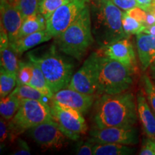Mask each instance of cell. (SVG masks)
<instances>
[{
    "mask_svg": "<svg viewBox=\"0 0 155 155\" xmlns=\"http://www.w3.org/2000/svg\"><path fill=\"white\" fill-rule=\"evenodd\" d=\"M89 0H71L60 7L46 20V30L53 38L63 33L86 7Z\"/></svg>",
    "mask_w": 155,
    "mask_h": 155,
    "instance_id": "9",
    "label": "cell"
},
{
    "mask_svg": "<svg viewBox=\"0 0 155 155\" xmlns=\"http://www.w3.org/2000/svg\"><path fill=\"white\" fill-rule=\"evenodd\" d=\"M94 146V143L91 141L81 142L77 147L76 154L78 155H92Z\"/></svg>",
    "mask_w": 155,
    "mask_h": 155,
    "instance_id": "33",
    "label": "cell"
},
{
    "mask_svg": "<svg viewBox=\"0 0 155 155\" xmlns=\"http://www.w3.org/2000/svg\"><path fill=\"white\" fill-rule=\"evenodd\" d=\"M101 55L119 61L134 73L137 69V61L134 47L129 40L125 38L100 48Z\"/></svg>",
    "mask_w": 155,
    "mask_h": 155,
    "instance_id": "12",
    "label": "cell"
},
{
    "mask_svg": "<svg viewBox=\"0 0 155 155\" xmlns=\"http://www.w3.org/2000/svg\"><path fill=\"white\" fill-rule=\"evenodd\" d=\"M21 98L13 94L1 98L0 101V114L6 121H10L17 114L20 106Z\"/></svg>",
    "mask_w": 155,
    "mask_h": 155,
    "instance_id": "21",
    "label": "cell"
},
{
    "mask_svg": "<svg viewBox=\"0 0 155 155\" xmlns=\"http://www.w3.org/2000/svg\"><path fill=\"white\" fill-rule=\"evenodd\" d=\"M134 73L119 61L99 54L98 94H118L133 84Z\"/></svg>",
    "mask_w": 155,
    "mask_h": 155,
    "instance_id": "5",
    "label": "cell"
},
{
    "mask_svg": "<svg viewBox=\"0 0 155 155\" xmlns=\"http://www.w3.org/2000/svg\"><path fill=\"white\" fill-rule=\"evenodd\" d=\"M115 5L122 10L127 11L134 7H139L137 0H111Z\"/></svg>",
    "mask_w": 155,
    "mask_h": 155,
    "instance_id": "35",
    "label": "cell"
},
{
    "mask_svg": "<svg viewBox=\"0 0 155 155\" xmlns=\"http://www.w3.org/2000/svg\"><path fill=\"white\" fill-rule=\"evenodd\" d=\"M52 38L53 37L48 33L47 30H44L17 39L10 44L17 53L21 55L35 46L48 41Z\"/></svg>",
    "mask_w": 155,
    "mask_h": 155,
    "instance_id": "17",
    "label": "cell"
},
{
    "mask_svg": "<svg viewBox=\"0 0 155 155\" xmlns=\"http://www.w3.org/2000/svg\"><path fill=\"white\" fill-rule=\"evenodd\" d=\"M12 93L20 98L37 100L44 103H48V100H50L38 89L28 84H17Z\"/></svg>",
    "mask_w": 155,
    "mask_h": 155,
    "instance_id": "23",
    "label": "cell"
},
{
    "mask_svg": "<svg viewBox=\"0 0 155 155\" xmlns=\"http://www.w3.org/2000/svg\"><path fill=\"white\" fill-rule=\"evenodd\" d=\"M142 85L147 101L155 114V83L148 75H144L142 77Z\"/></svg>",
    "mask_w": 155,
    "mask_h": 155,
    "instance_id": "29",
    "label": "cell"
},
{
    "mask_svg": "<svg viewBox=\"0 0 155 155\" xmlns=\"http://www.w3.org/2000/svg\"><path fill=\"white\" fill-rule=\"evenodd\" d=\"M153 2L155 3V0H153Z\"/></svg>",
    "mask_w": 155,
    "mask_h": 155,
    "instance_id": "42",
    "label": "cell"
},
{
    "mask_svg": "<svg viewBox=\"0 0 155 155\" xmlns=\"http://www.w3.org/2000/svg\"><path fill=\"white\" fill-rule=\"evenodd\" d=\"M94 95H87L73 89L65 88L54 94L52 101L61 106L73 108L81 114H86L94 104Z\"/></svg>",
    "mask_w": 155,
    "mask_h": 155,
    "instance_id": "13",
    "label": "cell"
},
{
    "mask_svg": "<svg viewBox=\"0 0 155 155\" xmlns=\"http://www.w3.org/2000/svg\"><path fill=\"white\" fill-rule=\"evenodd\" d=\"M135 149L129 145L116 144V143H95L93 149L94 155H129L135 152Z\"/></svg>",
    "mask_w": 155,
    "mask_h": 155,
    "instance_id": "19",
    "label": "cell"
},
{
    "mask_svg": "<svg viewBox=\"0 0 155 155\" xmlns=\"http://www.w3.org/2000/svg\"><path fill=\"white\" fill-rule=\"evenodd\" d=\"M28 58L40 68L54 94L68 86L73 75V65L58 53L55 46L51 45L43 53L31 52Z\"/></svg>",
    "mask_w": 155,
    "mask_h": 155,
    "instance_id": "4",
    "label": "cell"
},
{
    "mask_svg": "<svg viewBox=\"0 0 155 155\" xmlns=\"http://www.w3.org/2000/svg\"><path fill=\"white\" fill-rule=\"evenodd\" d=\"M155 25V14L152 12H147V19L145 25L146 26H150V25Z\"/></svg>",
    "mask_w": 155,
    "mask_h": 155,
    "instance_id": "37",
    "label": "cell"
},
{
    "mask_svg": "<svg viewBox=\"0 0 155 155\" xmlns=\"http://www.w3.org/2000/svg\"><path fill=\"white\" fill-rule=\"evenodd\" d=\"M122 27L126 35L129 37L131 35H138L144 32L146 25L129 16L127 13L122 15Z\"/></svg>",
    "mask_w": 155,
    "mask_h": 155,
    "instance_id": "25",
    "label": "cell"
},
{
    "mask_svg": "<svg viewBox=\"0 0 155 155\" xmlns=\"http://www.w3.org/2000/svg\"><path fill=\"white\" fill-rule=\"evenodd\" d=\"M55 38L60 51L75 59L81 60L95 41L88 6L83 9L63 33Z\"/></svg>",
    "mask_w": 155,
    "mask_h": 155,
    "instance_id": "3",
    "label": "cell"
},
{
    "mask_svg": "<svg viewBox=\"0 0 155 155\" xmlns=\"http://www.w3.org/2000/svg\"><path fill=\"white\" fill-rule=\"evenodd\" d=\"M46 19L40 12L30 15L23 21L18 36V39L34 32L46 30Z\"/></svg>",
    "mask_w": 155,
    "mask_h": 155,
    "instance_id": "20",
    "label": "cell"
},
{
    "mask_svg": "<svg viewBox=\"0 0 155 155\" xmlns=\"http://www.w3.org/2000/svg\"><path fill=\"white\" fill-rule=\"evenodd\" d=\"M17 75V84L28 85L34 75V64L30 61L27 63L19 61V67Z\"/></svg>",
    "mask_w": 155,
    "mask_h": 155,
    "instance_id": "27",
    "label": "cell"
},
{
    "mask_svg": "<svg viewBox=\"0 0 155 155\" xmlns=\"http://www.w3.org/2000/svg\"><path fill=\"white\" fill-rule=\"evenodd\" d=\"M50 109L53 120L58 124L68 139L77 141L81 134H85L88 130L86 121L81 112L60 105L53 101H51Z\"/></svg>",
    "mask_w": 155,
    "mask_h": 155,
    "instance_id": "7",
    "label": "cell"
},
{
    "mask_svg": "<svg viewBox=\"0 0 155 155\" xmlns=\"http://www.w3.org/2000/svg\"><path fill=\"white\" fill-rule=\"evenodd\" d=\"M52 119H53V115L48 103L21 98L19 110L9 121L12 137Z\"/></svg>",
    "mask_w": 155,
    "mask_h": 155,
    "instance_id": "6",
    "label": "cell"
},
{
    "mask_svg": "<svg viewBox=\"0 0 155 155\" xmlns=\"http://www.w3.org/2000/svg\"><path fill=\"white\" fill-rule=\"evenodd\" d=\"M126 13L136 20L139 21V22L145 25L147 19V12L139 7H134L132 9L126 11Z\"/></svg>",
    "mask_w": 155,
    "mask_h": 155,
    "instance_id": "32",
    "label": "cell"
},
{
    "mask_svg": "<svg viewBox=\"0 0 155 155\" xmlns=\"http://www.w3.org/2000/svg\"><path fill=\"white\" fill-rule=\"evenodd\" d=\"M12 154L15 155H30L31 154L30 150L29 148L27 142L22 139H18L17 141V145Z\"/></svg>",
    "mask_w": 155,
    "mask_h": 155,
    "instance_id": "34",
    "label": "cell"
},
{
    "mask_svg": "<svg viewBox=\"0 0 155 155\" xmlns=\"http://www.w3.org/2000/svg\"><path fill=\"white\" fill-rule=\"evenodd\" d=\"M90 141L98 144L116 143L125 145H136L139 143V131L131 127H95L90 131Z\"/></svg>",
    "mask_w": 155,
    "mask_h": 155,
    "instance_id": "10",
    "label": "cell"
},
{
    "mask_svg": "<svg viewBox=\"0 0 155 155\" xmlns=\"http://www.w3.org/2000/svg\"><path fill=\"white\" fill-rule=\"evenodd\" d=\"M28 131L31 138L44 149L60 150L68 138L53 119L43 122Z\"/></svg>",
    "mask_w": 155,
    "mask_h": 155,
    "instance_id": "11",
    "label": "cell"
},
{
    "mask_svg": "<svg viewBox=\"0 0 155 155\" xmlns=\"http://www.w3.org/2000/svg\"><path fill=\"white\" fill-rule=\"evenodd\" d=\"M139 154L141 155H155V140L147 136V137L143 139L142 146Z\"/></svg>",
    "mask_w": 155,
    "mask_h": 155,
    "instance_id": "31",
    "label": "cell"
},
{
    "mask_svg": "<svg viewBox=\"0 0 155 155\" xmlns=\"http://www.w3.org/2000/svg\"><path fill=\"white\" fill-rule=\"evenodd\" d=\"M1 51V67L9 73L17 74L19 67L18 54L12 47L10 42L0 44Z\"/></svg>",
    "mask_w": 155,
    "mask_h": 155,
    "instance_id": "18",
    "label": "cell"
},
{
    "mask_svg": "<svg viewBox=\"0 0 155 155\" xmlns=\"http://www.w3.org/2000/svg\"><path fill=\"white\" fill-rule=\"evenodd\" d=\"M137 50L141 69L146 71L155 62V35L144 32L137 35Z\"/></svg>",
    "mask_w": 155,
    "mask_h": 155,
    "instance_id": "16",
    "label": "cell"
},
{
    "mask_svg": "<svg viewBox=\"0 0 155 155\" xmlns=\"http://www.w3.org/2000/svg\"><path fill=\"white\" fill-rule=\"evenodd\" d=\"M9 2L10 3H12V4H16V2H17V0H9Z\"/></svg>",
    "mask_w": 155,
    "mask_h": 155,
    "instance_id": "41",
    "label": "cell"
},
{
    "mask_svg": "<svg viewBox=\"0 0 155 155\" xmlns=\"http://www.w3.org/2000/svg\"><path fill=\"white\" fill-rule=\"evenodd\" d=\"M40 2V0H17L15 5L25 19L30 15L38 12Z\"/></svg>",
    "mask_w": 155,
    "mask_h": 155,
    "instance_id": "28",
    "label": "cell"
},
{
    "mask_svg": "<svg viewBox=\"0 0 155 155\" xmlns=\"http://www.w3.org/2000/svg\"><path fill=\"white\" fill-rule=\"evenodd\" d=\"M144 90H140L137 94V113L142 125L145 134L155 140V114L147 101Z\"/></svg>",
    "mask_w": 155,
    "mask_h": 155,
    "instance_id": "15",
    "label": "cell"
},
{
    "mask_svg": "<svg viewBox=\"0 0 155 155\" xmlns=\"http://www.w3.org/2000/svg\"><path fill=\"white\" fill-rule=\"evenodd\" d=\"M143 32L155 35V25H150V26H146V28L144 29V32Z\"/></svg>",
    "mask_w": 155,
    "mask_h": 155,
    "instance_id": "38",
    "label": "cell"
},
{
    "mask_svg": "<svg viewBox=\"0 0 155 155\" xmlns=\"http://www.w3.org/2000/svg\"><path fill=\"white\" fill-rule=\"evenodd\" d=\"M98 58L99 53L94 52L84 61L83 65L72 78L66 88L87 95H95L98 91Z\"/></svg>",
    "mask_w": 155,
    "mask_h": 155,
    "instance_id": "8",
    "label": "cell"
},
{
    "mask_svg": "<svg viewBox=\"0 0 155 155\" xmlns=\"http://www.w3.org/2000/svg\"><path fill=\"white\" fill-rule=\"evenodd\" d=\"M24 18L15 4L8 2L1 7V25L7 32L10 43L18 39Z\"/></svg>",
    "mask_w": 155,
    "mask_h": 155,
    "instance_id": "14",
    "label": "cell"
},
{
    "mask_svg": "<svg viewBox=\"0 0 155 155\" xmlns=\"http://www.w3.org/2000/svg\"><path fill=\"white\" fill-rule=\"evenodd\" d=\"M150 75L153 80L155 81V62L150 67Z\"/></svg>",
    "mask_w": 155,
    "mask_h": 155,
    "instance_id": "39",
    "label": "cell"
},
{
    "mask_svg": "<svg viewBox=\"0 0 155 155\" xmlns=\"http://www.w3.org/2000/svg\"><path fill=\"white\" fill-rule=\"evenodd\" d=\"M137 2L139 7L144 9L146 12L150 8L153 3V0H137Z\"/></svg>",
    "mask_w": 155,
    "mask_h": 155,
    "instance_id": "36",
    "label": "cell"
},
{
    "mask_svg": "<svg viewBox=\"0 0 155 155\" xmlns=\"http://www.w3.org/2000/svg\"></svg>",
    "mask_w": 155,
    "mask_h": 155,
    "instance_id": "43",
    "label": "cell"
},
{
    "mask_svg": "<svg viewBox=\"0 0 155 155\" xmlns=\"http://www.w3.org/2000/svg\"><path fill=\"white\" fill-rule=\"evenodd\" d=\"M69 1L71 0H40L39 12L47 20L60 7Z\"/></svg>",
    "mask_w": 155,
    "mask_h": 155,
    "instance_id": "26",
    "label": "cell"
},
{
    "mask_svg": "<svg viewBox=\"0 0 155 155\" xmlns=\"http://www.w3.org/2000/svg\"><path fill=\"white\" fill-rule=\"evenodd\" d=\"M137 98L130 91L103 94L96 104L94 120L96 127H134L138 118Z\"/></svg>",
    "mask_w": 155,
    "mask_h": 155,
    "instance_id": "1",
    "label": "cell"
},
{
    "mask_svg": "<svg viewBox=\"0 0 155 155\" xmlns=\"http://www.w3.org/2000/svg\"><path fill=\"white\" fill-rule=\"evenodd\" d=\"M17 84V75L9 73L1 67L0 73V96L1 98L8 96L14 91Z\"/></svg>",
    "mask_w": 155,
    "mask_h": 155,
    "instance_id": "24",
    "label": "cell"
},
{
    "mask_svg": "<svg viewBox=\"0 0 155 155\" xmlns=\"http://www.w3.org/2000/svg\"><path fill=\"white\" fill-rule=\"evenodd\" d=\"M7 121L1 116L0 119V141H1V148L5 145L9 137H12V132L10 127L9 124L7 123Z\"/></svg>",
    "mask_w": 155,
    "mask_h": 155,
    "instance_id": "30",
    "label": "cell"
},
{
    "mask_svg": "<svg viewBox=\"0 0 155 155\" xmlns=\"http://www.w3.org/2000/svg\"><path fill=\"white\" fill-rule=\"evenodd\" d=\"M8 2H9V0H0V6L2 7V6L6 5V4Z\"/></svg>",
    "mask_w": 155,
    "mask_h": 155,
    "instance_id": "40",
    "label": "cell"
},
{
    "mask_svg": "<svg viewBox=\"0 0 155 155\" xmlns=\"http://www.w3.org/2000/svg\"><path fill=\"white\" fill-rule=\"evenodd\" d=\"M122 15L123 12L111 0H92V32L101 48L129 38L122 27Z\"/></svg>",
    "mask_w": 155,
    "mask_h": 155,
    "instance_id": "2",
    "label": "cell"
},
{
    "mask_svg": "<svg viewBox=\"0 0 155 155\" xmlns=\"http://www.w3.org/2000/svg\"><path fill=\"white\" fill-rule=\"evenodd\" d=\"M28 85L38 89L45 96H47L50 100L53 98L54 93L51 90V88H50L49 85H48L47 81L45 79V77L41 70L40 69V68L38 65H35V64L33 77H32V80H31L30 83Z\"/></svg>",
    "mask_w": 155,
    "mask_h": 155,
    "instance_id": "22",
    "label": "cell"
}]
</instances>
